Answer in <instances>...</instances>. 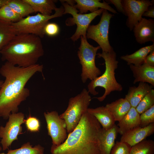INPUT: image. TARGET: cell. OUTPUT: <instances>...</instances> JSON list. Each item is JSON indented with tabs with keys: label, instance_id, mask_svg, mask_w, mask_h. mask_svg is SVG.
Masks as SVG:
<instances>
[{
	"label": "cell",
	"instance_id": "cell-29",
	"mask_svg": "<svg viewBox=\"0 0 154 154\" xmlns=\"http://www.w3.org/2000/svg\"><path fill=\"white\" fill-rule=\"evenodd\" d=\"M154 105V90L151 89L141 100L135 108L139 115Z\"/></svg>",
	"mask_w": 154,
	"mask_h": 154
},
{
	"label": "cell",
	"instance_id": "cell-4",
	"mask_svg": "<svg viewBox=\"0 0 154 154\" xmlns=\"http://www.w3.org/2000/svg\"><path fill=\"white\" fill-rule=\"evenodd\" d=\"M98 57L102 58L105 64V70L102 75L91 80L88 85V91L93 95L98 94L96 90L98 87L103 88L105 92L101 96L95 97L99 101H103L106 96L113 91L120 92L123 90L122 85L117 82L115 78V71L118 66V62L116 59V54L113 50L106 52H102L97 54Z\"/></svg>",
	"mask_w": 154,
	"mask_h": 154
},
{
	"label": "cell",
	"instance_id": "cell-28",
	"mask_svg": "<svg viewBox=\"0 0 154 154\" xmlns=\"http://www.w3.org/2000/svg\"><path fill=\"white\" fill-rule=\"evenodd\" d=\"M23 18L15 13L7 4L0 8V20L13 23Z\"/></svg>",
	"mask_w": 154,
	"mask_h": 154
},
{
	"label": "cell",
	"instance_id": "cell-32",
	"mask_svg": "<svg viewBox=\"0 0 154 154\" xmlns=\"http://www.w3.org/2000/svg\"><path fill=\"white\" fill-rule=\"evenodd\" d=\"M27 130L31 132L39 131L40 128V121L37 118L31 116L25 119V123Z\"/></svg>",
	"mask_w": 154,
	"mask_h": 154
},
{
	"label": "cell",
	"instance_id": "cell-18",
	"mask_svg": "<svg viewBox=\"0 0 154 154\" xmlns=\"http://www.w3.org/2000/svg\"><path fill=\"white\" fill-rule=\"evenodd\" d=\"M153 86L145 82H139L138 86L129 87L125 98L131 107L136 108L143 98Z\"/></svg>",
	"mask_w": 154,
	"mask_h": 154
},
{
	"label": "cell",
	"instance_id": "cell-25",
	"mask_svg": "<svg viewBox=\"0 0 154 154\" xmlns=\"http://www.w3.org/2000/svg\"><path fill=\"white\" fill-rule=\"evenodd\" d=\"M11 23L0 20V52L16 35L12 29Z\"/></svg>",
	"mask_w": 154,
	"mask_h": 154
},
{
	"label": "cell",
	"instance_id": "cell-35",
	"mask_svg": "<svg viewBox=\"0 0 154 154\" xmlns=\"http://www.w3.org/2000/svg\"><path fill=\"white\" fill-rule=\"evenodd\" d=\"M145 62L149 66L154 67V50L150 52L147 56Z\"/></svg>",
	"mask_w": 154,
	"mask_h": 154
},
{
	"label": "cell",
	"instance_id": "cell-2",
	"mask_svg": "<svg viewBox=\"0 0 154 154\" xmlns=\"http://www.w3.org/2000/svg\"><path fill=\"white\" fill-rule=\"evenodd\" d=\"M101 128L96 119L87 111L62 143L58 146L52 145L51 153L52 154H101L99 137Z\"/></svg>",
	"mask_w": 154,
	"mask_h": 154
},
{
	"label": "cell",
	"instance_id": "cell-26",
	"mask_svg": "<svg viewBox=\"0 0 154 154\" xmlns=\"http://www.w3.org/2000/svg\"><path fill=\"white\" fill-rule=\"evenodd\" d=\"M154 141L144 139L131 147L130 154H154Z\"/></svg>",
	"mask_w": 154,
	"mask_h": 154
},
{
	"label": "cell",
	"instance_id": "cell-22",
	"mask_svg": "<svg viewBox=\"0 0 154 154\" xmlns=\"http://www.w3.org/2000/svg\"><path fill=\"white\" fill-rule=\"evenodd\" d=\"M154 50V42L151 45L143 47L130 54L121 56L120 58L125 61L128 65L139 66L145 62L147 56Z\"/></svg>",
	"mask_w": 154,
	"mask_h": 154
},
{
	"label": "cell",
	"instance_id": "cell-11",
	"mask_svg": "<svg viewBox=\"0 0 154 154\" xmlns=\"http://www.w3.org/2000/svg\"><path fill=\"white\" fill-rule=\"evenodd\" d=\"M48 133L52 140V145L58 146L62 143L67 138V126L64 120L61 118L55 111L44 113Z\"/></svg>",
	"mask_w": 154,
	"mask_h": 154
},
{
	"label": "cell",
	"instance_id": "cell-8",
	"mask_svg": "<svg viewBox=\"0 0 154 154\" xmlns=\"http://www.w3.org/2000/svg\"><path fill=\"white\" fill-rule=\"evenodd\" d=\"M60 1L64 9L63 14H69L72 16V17L67 19L66 25L72 26L76 24L77 26L76 31L70 39L75 42L81 36L86 37L87 29L90 24L96 17L102 14L104 9L100 8L93 12L81 14L78 13V11L73 6L63 1Z\"/></svg>",
	"mask_w": 154,
	"mask_h": 154
},
{
	"label": "cell",
	"instance_id": "cell-16",
	"mask_svg": "<svg viewBox=\"0 0 154 154\" xmlns=\"http://www.w3.org/2000/svg\"><path fill=\"white\" fill-rule=\"evenodd\" d=\"M99 0H75L76 4L73 6L81 14H86L88 11L91 13L97 11L99 8L108 11L114 14L116 11L111 7L105 1L103 2Z\"/></svg>",
	"mask_w": 154,
	"mask_h": 154
},
{
	"label": "cell",
	"instance_id": "cell-31",
	"mask_svg": "<svg viewBox=\"0 0 154 154\" xmlns=\"http://www.w3.org/2000/svg\"><path fill=\"white\" fill-rule=\"evenodd\" d=\"M131 147L126 142L117 141L113 147L110 154H130Z\"/></svg>",
	"mask_w": 154,
	"mask_h": 154
},
{
	"label": "cell",
	"instance_id": "cell-34",
	"mask_svg": "<svg viewBox=\"0 0 154 154\" xmlns=\"http://www.w3.org/2000/svg\"><path fill=\"white\" fill-rule=\"evenodd\" d=\"M122 1L121 0H109L105 1L109 4L111 3L113 4L119 12L125 15Z\"/></svg>",
	"mask_w": 154,
	"mask_h": 154
},
{
	"label": "cell",
	"instance_id": "cell-23",
	"mask_svg": "<svg viewBox=\"0 0 154 154\" xmlns=\"http://www.w3.org/2000/svg\"><path fill=\"white\" fill-rule=\"evenodd\" d=\"M31 7L35 13L50 15L53 10L57 8L56 1L53 0H25Z\"/></svg>",
	"mask_w": 154,
	"mask_h": 154
},
{
	"label": "cell",
	"instance_id": "cell-7",
	"mask_svg": "<svg viewBox=\"0 0 154 154\" xmlns=\"http://www.w3.org/2000/svg\"><path fill=\"white\" fill-rule=\"evenodd\" d=\"M80 38L77 55L82 66L81 80L85 83L88 79L92 80L101 74L100 70L95 64L97 51L101 48L99 46L94 47L90 44L86 37L81 36Z\"/></svg>",
	"mask_w": 154,
	"mask_h": 154
},
{
	"label": "cell",
	"instance_id": "cell-3",
	"mask_svg": "<svg viewBox=\"0 0 154 154\" xmlns=\"http://www.w3.org/2000/svg\"><path fill=\"white\" fill-rule=\"evenodd\" d=\"M1 59L22 67L37 64L44 54L41 38L35 35H16L0 52Z\"/></svg>",
	"mask_w": 154,
	"mask_h": 154
},
{
	"label": "cell",
	"instance_id": "cell-36",
	"mask_svg": "<svg viewBox=\"0 0 154 154\" xmlns=\"http://www.w3.org/2000/svg\"><path fill=\"white\" fill-rule=\"evenodd\" d=\"M142 16L154 18V6L153 5L150 7L148 9L143 13Z\"/></svg>",
	"mask_w": 154,
	"mask_h": 154
},
{
	"label": "cell",
	"instance_id": "cell-39",
	"mask_svg": "<svg viewBox=\"0 0 154 154\" xmlns=\"http://www.w3.org/2000/svg\"><path fill=\"white\" fill-rule=\"evenodd\" d=\"M0 154H7V153H0Z\"/></svg>",
	"mask_w": 154,
	"mask_h": 154
},
{
	"label": "cell",
	"instance_id": "cell-40",
	"mask_svg": "<svg viewBox=\"0 0 154 154\" xmlns=\"http://www.w3.org/2000/svg\"><path fill=\"white\" fill-rule=\"evenodd\" d=\"M2 150L1 147L0 146V152Z\"/></svg>",
	"mask_w": 154,
	"mask_h": 154
},
{
	"label": "cell",
	"instance_id": "cell-13",
	"mask_svg": "<svg viewBox=\"0 0 154 154\" xmlns=\"http://www.w3.org/2000/svg\"><path fill=\"white\" fill-rule=\"evenodd\" d=\"M136 41L142 44L154 42V20L142 18L133 29Z\"/></svg>",
	"mask_w": 154,
	"mask_h": 154
},
{
	"label": "cell",
	"instance_id": "cell-30",
	"mask_svg": "<svg viewBox=\"0 0 154 154\" xmlns=\"http://www.w3.org/2000/svg\"><path fill=\"white\" fill-rule=\"evenodd\" d=\"M154 123V105L140 115L139 126L146 127Z\"/></svg>",
	"mask_w": 154,
	"mask_h": 154
},
{
	"label": "cell",
	"instance_id": "cell-1",
	"mask_svg": "<svg viewBox=\"0 0 154 154\" xmlns=\"http://www.w3.org/2000/svg\"><path fill=\"white\" fill-rule=\"evenodd\" d=\"M42 64L22 67L6 62L0 68L5 80L0 89V117L7 119L12 113L17 112L19 107L30 94L25 86L37 72L42 73Z\"/></svg>",
	"mask_w": 154,
	"mask_h": 154
},
{
	"label": "cell",
	"instance_id": "cell-14",
	"mask_svg": "<svg viewBox=\"0 0 154 154\" xmlns=\"http://www.w3.org/2000/svg\"><path fill=\"white\" fill-rule=\"evenodd\" d=\"M154 133V123L144 127L139 126L121 135L120 141L132 147L146 139Z\"/></svg>",
	"mask_w": 154,
	"mask_h": 154
},
{
	"label": "cell",
	"instance_id": "cell-24",
	"mask_svg": "<svg viewBox=\"0 0 154 154\" xmlns=\"http://www.w3.org/2000/svg\"><path fill=\"white\" fill-rule=\"evenodd\" d=\"M7 4L22 18L35 13L31 6L25 0H9Z\"/></svg>",
	"mask_w": 154,
	"mask_h": 154
},
{
	"label": "cell",
	"instance_id": "cell-12",
	"mask_svg": "<svg viewBox=\"0 0 154 154\" xmlns=\"http://www.w3.org/2000/svg\"><path fill=\"white\" fill-rule=\"evenodd\" d=\"M125 15L128 17L126 24L131 31L141 20L142 15L154 4V0H123Z\"/></svg>",
	"mask_w": 154,
	"mask_h": 154
},
{
	"label": "cell",
	"instance_id": "cell-21",
	"mask_svg": "<svg viewBox=\"0 0 154 154\" xmlns=\"http://www.w3.org/2000/svg\"><path fill=\"white\" fill-rule=\"evenodd\" d=\"M105 107L113 116L115 121H120L128 113L131 105L125 98H120L106 104Z\"/></svg>",
	"mask_w": 154,
	"mask_h": 154
},
{
	"label": "cell",
	"instance_id": "cell-5",
	"mask_svg": "<svg viewBox=\"0 0 154 154\" xmlns=\"http://www.w3.org/2000/svg\"><path fill=\"white\" fill-rule=\"evenodd\" d=\"M53 15H47L39 13L34 15H29L19 21L12 23V29L15 34H31L42 38L45 35L44 29L49 20L63 15L64 9L62 6L56 8Z\"/></svg>",
	"mask_w": 154,
	"mask_h": 154
},
{
	"label": "cell",
	"instance_id": "cell-38",
	"mask_svg": "<svg viewBox=\"0 0 154 154\" xmlns=\"http://www.w3.org/2000/svg\"><path fill=\"white\" fill-rule=\"evenodd\" d=\"M4 81L2 80H0V89L3 82Z\"/></svg>",
	"mask_w": 154,
	"mask_h": 154
},
{
	"label": "cell",
	"instance_id": "cell-27",
	"mask_svg": "<svg viewBox=\"0 0 154 154\" xmlns=\"http://www.w3.org/2000/svg\"><path fill=\"white\" fill-rule=\"evenodd\" d=\"M44 148L40 145L33 147L28 142L23 144L19 148L9 150L7 154H44Z\"/></svg>",
	"mask_w": 154,
	"mask_h": 154
},
{
	"label": "cell",
	"instance_id": "cell-20",
	"mask_svg": "<svg viewBox=\"0 0 154 154\" xmlns=\"http://www.w3.org/2000/svg\"><path fill=\"white\" fill-rule=\"evenodd\" d=\"M87 112L94 117L104 129H108L115 124L113 116L105 106L88 108Z\"/></svg>",
	"mask_w": 154,
	"mask_h": 154
},
{
	"label": "cell",
	"instance_id": "cell-6",
	"mask_svg": "<svg viewBox=\"0 0 154 154\" xmlns=\"http://www.w3.org/2000/svg\"><path fill=\"white\" fill-rule=\"evenodd\" d=\"M89 93L84 88L80 93L70 98L66 110L60 115L66 123L68 133L75 129L83 114L87 111L92 100Z\"/></svg>",
	"mask_w": 154,
	"mask_h": 154
},
{
	"label": "cell",
	"instance_id": "cell-9",
	"mask_svg": "<svg viewBox=\"0 0 154 154\" xmlns=\"http://www.w3.org/2000/svg\"><path fill=\"white\" fill-rule=\"evenodd\" d=\"M113 15L104 9L100 21L96 25H89L87 31V38L96 41L100 47L102 52H111L114 50L109 40L108 34L110 21Z\"/></svg>",
	"mask_w": 154,
	"mask_h": 154
},
{
	"label": "cell",
	"instance_id": "cell-19",
	"mask_svg": "<svg viewBox=\"0 0 154 154\" xmlns=\"http://www.w3.org/2000/svg\"><path fill=\"white\" fill-rule=\"evenodd\" d=\"M140 115L135 108L131 107L128 113L117 125L118 132L122 135L140 125Z\"/></svg>",
	"mask_w": 154,
	"mask_h": 154
},
{
	"label": "cell",
	"instance_id": "cell-33",
	"mask_svg": "<svg viewBox=\"0 0 154 154\" xmlns=\"http://www.w3.org/2000/svg\"><path fill=\"white\" fill-rule=\"evenodd\" d=\"M44 31L45 35L49 37H54L58 34L60 28L57 24L48 22L45 26Z\"/></svg>",
	"mask_w": 154,
	"mask_h": 154
},
{
	"label": "cell",
	"instance_id": "cell-15",
	"mask_svg": "<svg viewBox=\"0 0 154 154\" xmlns=\"http://www.w3.org/2000/svg\"><path fill=\"white\" fill-rule=\"evenodd\" d=\"M134 78L133 84L138 82L149 83L154 86V67L145 62L139 66L133 64L129 65Z\"/></svg>",
	"mask_w": 154,
	"mask_h": 154
},
{
	"label": "cell",
	"instance_id": "cell-17",
	"mask_svg": "<svg viewBox=\"0 0 154 154\" xmlns=\"http://www.w3.org/2000/svg\"><path fill=\"white\" fill-rule=\"evenodd\" d=\"M118 127L115 124L111 128L106 130L102 128L99 137L101 154H110L115 144Z\"/></svg>",
	"mask_w": 154,
	"mask_h": 154
},
{
	"label": "cell",
	"instance_id": "cell-37",
	"mask_svg": "<svg viewBox=\"0 0 154 154\" xmlns=\"http://www.w3.org/2000/svg\"><path fill=\"white\" fill-rule=\"evenodd\" d=\"M9 0H0V8L4 5L7 4Z\"/></svg>",
	"mask_w": 154,
	"mask_h": 154
},
{
	"label": "cell",
	"instance_id": "cell-10",
	"mask_svg": "<svg viewBox=\"0 0 154 154\" xmlns=\"http://www.w3.org/2000/svg\"><path fill=\"white\" fill-rule=\"evenodd\" d=\"M24 114L19 112L11 114L4 127L0 126V143L3 151L8 149L12 142L17 140L18 135L21 134V125L25 123Z\"/></svg>",
	"mask_w": 154,
	"mask_h": 154
}]
</instances>
